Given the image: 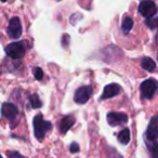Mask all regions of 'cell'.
<instances>
[{"label": "cell", "instance_id": "obj_2", "mask_svg": "<svg viewBox=\"0 0 158 158\" xmlns=\"http://www.w3.org/2000/svg\"><path fill=\"white\" fill-rule=\"evenodd\" d=\"M33 127H34L35 138L38 141H42L44 136H46L47 132L52 129V123H51V121L44 120L41 114H38L34 117Z\"/></svg>", "mask_w": 158, "mask_h": 158}, {"label": "cell", "instance_id": "obj_20", "mask_svg": "<svg viewBox=\"0 0 158 158\" xmlns=\"http://www.w3.org/2000/svg\"><path fill=\"white\" fill-rule=\"evenodd\" d=\"M68 44H69V36L64 35L63 37H62V46H63L64 48H67Z\"/></svg>", "mask_w": 158, "mask_h": 158}, {"label": "cell", "instance_id": "obj_12", "mask_svg": "<svg viewBox=\"0 0 158 158\" xmlns=\"http://www.w3.org/2000/svg\"><path fill=\"white\" fill-rule=\"evenodd\" d=\"M141 67H142L143 69L147 70V72L152 73L156 69V63L151 57H147V56L143 57L142 61H141Z\"/></svg>", "mask_w": 158, "mask_h": 158}, {"label": "cell", "instance_id": "obj_18", "mask_svg": "<svg viewBox=\"0 0 158 158\" xmlns=\"http://www.w3.org/2000/svg\"><path fill=\"white\" fill-rule=\"evenodd\" d=\"M7 156H8V158H26L25 156H23L22 154H20L16 151L7 152Z\"/></svg>", "mask_w": 158, "mask_h": 158}, {"label": "cell", "instance_id": "obj_11", "mask_svg": "<svg viewBox=\"0 0 158 158\" xmlns=\"http://www.w3.org/2000/svg\"><path fill=\"white\" fill-rule=\"evenodd\" d=\"M76 123V118L73 115H66V116L62 117V119L59 123V130L62 134H65Z\"/></svg>", "mask_w": 158, "mask_h": 158}, {"label": "cell", "instance_id": "obj_3", "mask_svg": "<svg viewBox=\"0 0 158 158\" xmlns=\"http://www.w3.org/2000/svg\"><path fill=\"white\" fill-rule=\"evenodd\" d=\"M5 52L10 59L20 60L23 59L26 52V42L25 41H15L9 44L5 48Z\"/></svg>", "mask_w": 158, "mask_h": 158}, {"label": "cell", "instance_id": "obj_1", "mask_svg": "<svg viewBox=\"0 0 158 158\" xmlns=\"http://www.w3.org/2000/svg\"><path fill=\"white\" fill-rule=\"evenodd\" d=\"M157 136H158V117L153 116L149 120L144 133V141L152 158H157Z\"/></svg>", "mask_w": 158, "mask_h": 158}, {"label": "cell", "instance_id": "obj_14", "mask_svg": "<svg viewBox=\"0 0 158 158\" xmlns=\"http://www.w3.org/2000/svg\"><path fill=\"white\" fill-rule=\"evenodd\" d=\"M133 27V20H132L130 16H125L123 20V23H121V31L125 35L129 34V31L132 29Z\"/></svg>", "mask_w": 158, "mask_h": 158}, {"label": "cell", "instance_id": "obj_17", "mask_svg": "<svg viewBox=\"0 0 158 158\" xmlns=\"http://www.w3.org/2000/svg\"><path fill=\"white\" fill-rule=\"evenodd\" d=\"M34 77L37 80H42L44 78V72L40 67H35L34 68Z\"/></svg>", "mask_w": 158, "mask_h": 158}, {"label": "cell", "instance_id": "obj_4", "mask_svg": "<svg viewBox=\"0 0 158 158\" xmlns=\"http://www.w3.org/2000/svg\"><path fill=\"white\" fill-rule=\"evenodd\" d=\"M158 88L157 80L155 78H148L141 84L140 93L143 100H152Z\"/></svg>", "mask_w": 158, "mask_h": 158}, {"label": "cell", "instance_id": "obj_8", "mask_svg": "<svg viewBox=\"0 0 158 158\" xmlns=\"http://www.w3.org/2000/svg\"><path fill=\"white\" fill-rule=\"evenodd\" d=\"M107 123L110 127H117V126L125 125L128 123V116L125 113H117V112H110L106 116Z\"/></svg>", "mask_w": 158, "mask_h": 158}, {"label": "cell", "instance_id": "obj_7", "mask_svg": "<svg viewBox=\"0 0 158 158\" xmlns=\"http://www.w3.org/2000/svg\"><path fill=\"white\" fill-rule=\"evenodd\" d=\"M7 33L10 38L12 39H19L22 36V24L19 18H13L10 20L9 25H8Z\"/></svg>", "mask_w": 158, "mask_h": 158}, {"label": "cell", "instance_id": "obj_5", "mask_svg": "<svg viewBox=\"0 0 158 158\" xmlns=\"http://www.w3.org/2000/svg\"><path fill=\"white\" fill-rule=\"evenodd\" d=\"M138 11L145 19H149L157 14V7L153 0H143L139 5Z\"/></svg>", "mask_w": 158, "mask_h": 158}, {"label": "cell", "instance_id": "obj_16", "mask_svg": "<svg viewBox=\"0 0 158 158\" xmlns=\"http://www.w3.org/2000/svg\"><path fill=\"white\" fill-rule=\"evenodd\" d=\"M145 24L147 25V27H149L151 29H156L157 28V25H158V20H157V16H153V18H149L146 19L145 21Z\"/></svg>", "mask_w": 158, "mask_h": 158}, {"label": "cell", "instance_id": "obj_9", "mask_svg": "<svg viewBox=\"0 0 158 158\" xmlns=\"http://www.w3.org/2000/svg\"><path fill=\"white\" fill-rule=\"evenodd\" d=\"M1 115L8 120H14L19 116V108L12 103H3L1 107Z\"/></svg>", "mask_w": 158, "mask_h": 158}, {"label": "cell", "instance_id": "obj_19", "mask_svg": "<svg viewBox=\"0 0 158 158\" xmlns=\"http://www.w3.org/2000/svg\"><path fill=\"white\" fill-rule=\"evenodd\" d=\"M80 151V146L77 142H73L72 144L69 145V152L72 154H76Z\"/></svg>", "mask_w": 158, "mask_h": 158}, {"label": "cell", "instance_id": "obj_10", "mask_svg": "<svg viewBox=\"0 0 158 158\" xmlns=\"http://www.w3.org/2000/svg\"><path fill=\"white\" fill-rule=\"evenodd\" d=\"M121 92V87L118 84H110L104 88L103 93H102L100 100L105 101V100L112 99L114 97H117Z\"/></svg>", "mask_w": 158, "mask_h": 158}, {"label": "cell", "instance_id": "obj_6", "mask_svg": "<svg viewBox=\"0 0 158 158\" xmlns=\"http://www.w3.org/2000/svg\"><path fill=\"white\" fill-rule=\"evenodd\" d=\"M93 93V89L91 86H82L76 90L74 94V101L77 104H86L89 101Z\"/></svg>", "mask_w": 158, "mask_h": 158}, {"label": "cell", "instance_id": "obj_22", "mask_svg": "<svg viewBox=\"0 0 158 158\" xmlns=\"http://www.w3.org/2000/svg\"><path fill=\"white\" fill-rule=\"evenodd\" d=\"M0 158H2V156H1V155H0Z\"/></svg>", "mask_w": 158, "mask_h": 158}, {"label": "cell", "instance_id": "obj_13", "mask_svg": "<svg viewBox=\"0 0 158 158\" xmlns=\"http://www.w3.org/2000/svg\"><path fill=\"white\" fill-rule=\"evenodd\" d=\"M130 138H131V136H130L129 128H123V129L117 134V140L119 141V143H121V144H123V145L129 144Z\"/></svg>", "mask_w": 158, "mask_h": 158}, {"label": "cell", "instance_id": "obj_15", "mask_svg": "<svg viewBox=\"0 0 158 158\" xmlns=\"http://www.w3.org/2000/svg\"><path fill=\"white\" fill-rule=\"evenodd\" d=\"M28 101L29 104H31V108L34 110H37V108H40L42 106V102L41 100L39 99V95L37 93H33L28 97Z\"/></svg>", "mask_w": 158, "mask_h": 158}, {"label": "cell", "instance_id": "obj_21", "mask_svg": "<svg viewBox=\"0 0 158 158\" xmlns=\"http://www.w3.org/2000/svg\"><path fill=\"white\" fill-rule=\"evenodd\" d=\"M1 1H2V2H6V1H7V0H1Z\"/></svg>", "mask_w": 158, "mask_h": 158}]
</instances>
